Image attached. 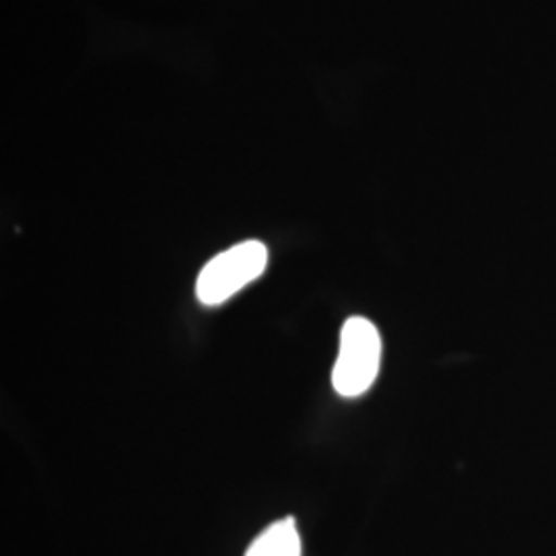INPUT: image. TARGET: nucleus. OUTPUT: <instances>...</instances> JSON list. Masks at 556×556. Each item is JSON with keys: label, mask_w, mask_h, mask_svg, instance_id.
Returning <instances> with one entry per match:
<instances>
[{"label": "nucleus", "mask_w": 556, "mask_h": 556, "mask_svg": "<svg viewBox=\"0 0 556 556\" xmlns=\"http://www.w3.org/2000/svg\"><path fill=\"white\" fill-rule=\"evenodd\" d=\"M381 338L374 321L361 316L346 319L332 371V386L342 397L363 396L378 378Z\"/></svg>", "instance_id": "obj_1"}, {"label": "nucleus", "mask_w": 556, "mask_h": 556, "mask_svg": "<svg viewBox=\"0 0 556 556\" xmlns=\"http://www.w3.org/2000/svg\"><path fill=\"white\" fill-rule=\"evenodd\" d=\"M268 250L262 241L248 239L206 262L197 280V295L204 305H220L266 270Z\"/></svg>", "instance_id": "obj_2"}, {"label": "nucleus", "mask_w": 556, "mask_h": 556, "mask_svg": "<svg viewBox=\"0 0 556 556\" xmlns=\"http://www.w3.org/2000/svg\"><path fill=\"white\" fill-rule=\"evenodd\" d=\"M245 556H301V538L293 517L275 521L248 548Z\"/></svg>", "instance_id": "obj_3"}]
</instances>
